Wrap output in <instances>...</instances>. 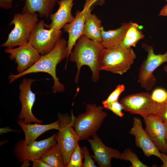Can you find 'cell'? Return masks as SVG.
Here are the masks:
<instances>
[{
	"label": "cell",
	"instance_id": "1",
	"mask_svg": "<svg viewBox=\"0 0 167 167\" xmlns=\"http://www.w3.org/2000/svg\"><path fill=\"white\" fill-rule=\"evenodd\" d=\"M104 48L101 43L95 42L83 35L79 37L69 55L70 61L75 62L77 68L75 84L79 82L81 68L84 65L91 70L92 80L96 83L99 80L101 53Z\"/></svg>",
	"mask_w": 167,
	"mask_h": 167
},
{
	"label": "cell",
	"instance_id": "2",
	"mask_svg": "<svg viewBox=\"0 0 167 167\" xmlns=\"http://www.w3.org/2000/svg\"><path fill=\"white\" fill-rule=\"evenodd\" d=\"M67 41L61 38L52 51L45 54L41 55L38 60L29 68L20 73L10 75L8 76L9 83L11 84L18 79L28 74L45 72L49 74L54 79L53 92H63L65 87L57 77L56 68L58 64L65 58H67Z\"/></svg>",
	"mask_w": 167,
	"mask_h": 167
},
{
	"label": "cell",
	"instance_id": "3",
	"mask_svg": "<svg viewBox=\"0 0 167 167\" xmlns=\"http://www.w3.org/2000/svg\"><path fill=\"white\" fill-rule=\"evenodd\" d=\"M36 13H22L15 14L9 26L14 25V28L8 35L6 41L1 46L6 48H14L27 43L32 32L38 22Z\"/></svg>",
	"mask_w": 167,
	"mask_h": 167
},
{
	"label": "cell",
	"instance_id": "4",
	"mask_svg": "<svg viewBox=\"0 0 167 167\" xmlns=\"http://www.w3.org/2000/svg\"><path fill=\"white\" fill-rule=\"evenodd\" d=\"M103 106H97L95 104H88L85 113L75 118L73 127L78 135L79 141L87 139L96 134L107 113Z\"/></svg>",
	"mask_w": 167,
	"mask_h": 167
},
{
	"label": "cell",
	"instance_id": "5",
	"mask_svg": "<svg viewBox=\"0 0 167 167\" xmlns=\"http://www.w3.org/2000/svg\"><path fill=\"white\" fill-rule=\"evenodd\" d=\"M136 58L132 48H104L102 52L100 71L122 75L130 68Z\"/></svg>",
	"mask_w": 167,
	"mask_h": 167
},
{
	"label": "cell",
	"instance_id": "6",
	"mask_svg": "<svg viewBox=\"0 0 167 167\" xmlns=\"http://www.w3.org/2000/svg\"><path fill=\"white\" fill-rule=\"evenodd\" d=\"M71 115L58 113L60 129L56 134L57 144L62 153L64 167H67L71 156L79 141V137L75 130L73 124L75 117L72 111Z\"/></svg>",
	"mask_w": 167,
	"mask_h": 167
},
{
	"label": "cell",
	"instance_id": "7",
	"mask_svg": "<svg viewBox=\"0 0 167 167\" xmlns=\"http://www.w3.org/2000/svg\"><path fill=\"white\" fill-rule=\"evenodd\" d=\"M142 46L147 53V56L139 67L138 82L141 87L149 91L152 88L156 81L153 72L162 64L167 62V51L163 54H156L152 46L145 43L142 44ZM164 69L167 73V64Z\"/></svg>",
	"mask_w": 167,
	"mask_h": 167
},
{
	"label": "cell",
	"instance_id": "8",
	"mask_svg": "<svg viewBox=\"0 0 167 167\" xmlns=\"http://www.w3.org/2000/svg\"><path fill=\"white\" fill-rule=\"evenodd\" d=\"M45 24L43 20L38 21L32 30L28 41L41 55L52 51L62 34L61 30L46 28Z\"/></svg>",
	"mask_w": 167,
	"mask_h": 167
},
{
	"label": "cell",
	"instance_id": "9",
	"mask_svg": "<svg viewBox=\"0 0 167 167\" xmlns=\"http://www.w3.org/2000/svg\"><path fill=\"white\" fill-rule=\"evenodd\" d=\"M104 0H85L82 10L77 11L73 20L66 24L63 28L64 31L67 32L68 35L67 47L68 56L66 66L68 58L74 45L82 35L83 27L88 14L92 12L94 5L103 4Z\"/></svg>",
	"mask_w": 167,
	"mask_h": 167
},
{
	"label": "cell",
	"instance_id": "10",
	"mask_svg": "<svg viewBox=\"0 0 167 167\" xmlns=\"http://www.w3.org/2000/svg\"><path fill=\"white\" fill-rule=\"evenodd\" d=\"M56 135L54 134L46 139L35 140L28 144L24 139L20 140L14 146V153L18 160L22 163L41 158L48 148L57 143Z\"/></svg>",
	"mask_w": 167,
	"mask_h": 167
},
{
	"label": "cell",
	"instance_id": "11",
	"mask_svg": "<svg viewBox=\"0 0 167 167\" xmlns=\"http://www.w3.org/2000/svg\"><path fill=\"white\" fill-rule=\"evenodd\" d=\"M120 102L124 111L139 115L143 118L151 114L156 115L157 113L156 105L152 100L151 94L148 92L128 95L122 98Z\"/></svg>",
	"mask_w": 167,
	"mask_h": 167
},
{
	"label": "cell",
	"instance_id": "12",
	"mask_svg": "<svg viewBox=\"0 0 167 167\" xmlns=\"http://www.w3.org/2000/svg\"><path fill=\"white\" fill-rule=\"evenodd\" d=\"M36 81L24 78L19 86V99L21 103V109L18 117L19 120L25 123L35 122L41 123L43 120L36 118L33 114L32 109L36 99V94L31 90V85Z\"/></svg>",
	"mask_w": 167,
	"mask_h": 167
},
{
	"label": "cell",
	"instance_id": "13",
	"mask_svg": "<svg viewBox=\"0 0 167 167\" xmlns=\"http://www.w3.org/2000/svg\"><path fill=\"white\" fill-rule=\"evenodd\" d=\"M4 51L9 54L10 59L14 60L17 63V70L18 74L32 66L41 56L29 42L15 48H6Z\"/></svg>",
	"mask_w": 167,
	"mask_h": 167
},
{
	"label": "cell",
	"instance_id": "14",
	"mask_svg": "<svg viewBox=\"0 0 167 167\" xmlns=\"http://www.w3.org/2000/svg\"><path fill=\"white\" fill-rule=\"evenodd\" d=\"M145 131L159 151L166 153V125L158 116L151 114L143 118Z\"/></svg>",
	"mask_w": 167,
	"mask_h": 167
},
{
	"label": "cell",
	"instance_id": "15",
	"mask_svg": "<svg viewBox=\"0 0 167 167\" xmlns=\"http://www.w3.org/2000/svg\"><path fill=\"white\" fill-rule=\"evenodd\" d=\"M129 133L134 136L136 147L141 149L146 157H148L154 156L161 159V152L143 128L142 121L140 118H133L132 126Z\"/></svg>",
	"mask_w": 167,
	"mask_h": 167
},
{
	"label": "cell",
	"instance_id": "16",
	"mask_svg": "<svg viewBox=\"0 0 167 167\" xmlns=\"http://www.w3.org/2000/svg\"><path fill=\"white\" fill-rule=\"evenodd\" d=\"M87 139L93 153L92 157L101 167H111L112 158L120 159L121 153L118 150L105 145L96 134Z\"/></svg>",
	"mask_w": 167,
	"mask_h": 167
},
{
	"label": "cell",
	"instance_id": "17",
	"mask_svg": "<svg viewBox=\"0 0 167 167\" xmlns=\"http://www.w3.org/2000/svg\"><path fill=\"white\" fill-rule=\"evenodd\" d=\"M74 0H58V9L55 13H51L49 17L51 22L49 24H45V27L61 30L66 24L71 22L75 18L71 13Z\"/></svg>",
	"mask_w": 167,
	"mask_h": 167
},
{
	"label": "cell",
	"instance_id": "18",
	"mask_svg": "<svg viewBox=\"0 0 167 167\" xmlns=\"http://www.w3.org/2000/svg\"><path fill=\"white\" fill-rule=\"evenodd\" d=\"M17 124L21 128L25 135V142L27 144L36 140L40 135L50 130L60 129V122L58 119L52 123L42 125L36 123L34 124L25 123L20 120L17 121Z\"/></svg>",
	"mask_w": 167,
	"mask_h": 167
},
{
	"label": "cell",
	"instance_id": "19",
	"mask_svg": "<svg viewBox=\"0 0 167 167\" xmlns=\"http://www.w3.org/2000/svg\"><path fill=\"white\" fill-rule=\"evenodd\" d=\"M132 22L122 23L120 27L116 29L107 31L101 28V43L104 47L111 49L119 48L122 43L126 32Z\"/></svg>",
	"mask_w": 167,
	"mask_h": 167
},
{
	"label": "cell",
	"instance_id": "20",
	"mask_svg": "<svg viewBox=\"0 0 167 167\" xmlns=\"http://www.w3.org/2000/svg\"><path fill=\"white\" fill-rule=\"evenodd\" d=\"M58 0H25L22 12L36 13L41 17L48 18Z\"/></svg>",
	"mask_w": 167,
	"mask_h": 167
},
{
	"label": "cell",
	"instance_id": "21",
	"mask_svg": "<svg viewBox=\"0 0 167 167\" xmlns=\"http://www.w3.org/2000/svg\"><path fill=\"white\" fill-rule=\"evenodd\" d=\"M101 22L92 12L88 14L84 24L82 35L97 43H101Z\"/></svg>",
	"mask_w": 167,
	"mask_h": 167
},
{
	"label": "cell",
	"instance_id": "22",
	"mask_svg": "<svg viewBox=\"0 0 167 167\" xmlns=\"http://www.w3.org/2000/svg\"><path fill=\"white\" fill-rule=\"evenodd\" d=\"M139 27L137 23L132 22L119 47L130 48L132 47H135L139 40L144 38V36L139 29Z\"/></svg>",
	"mask_w": 167,
	"mask_h": 167
},
{
	"label": "cell",
	"instance_id": "23",
	"mask_svg": "<svg viewBox=\"0 0 167 167\" xmlns=\"http://www.w3.org/2000/svg\"><path fill=\"white\" fill-rule=\"evenodd\" d=\"M41 158L51 167H64L63 156L57 143L48 148Z\"/></svg>",
	"mask_w": 167,
	"mask_h": 167
},
{
	"label": "cell",
	"instance_id": "24",
	"mask_svg": "<svg viewBox=\"0 0 167 167\" xmlns=\"http://www.w3.org/2000/svg\"><path fill=\"white\" fill-rule=\"evenodd\" d=\"M152 100L156 105L158 116L167 108V90L162 88L154 89L151 94Z\"/></svg>",
	"mask_w": 167,
	"mask_h": 167
},
{
	"label": "cell",
	"instance_id": "25",
	"mask_svg": "<svg viewBox=\"0 0 167 167\" xmlns=\"http://www.w3.org/2000/svg\"><path fill=\"white\" fill-rule=\"evenodd\" d=\"M120 160L129 161L131 164L130 167H148L139 159L137 155L132 152L131 148L126 149L121 153Z\"/></svg>",
	"mask_w": 167,
	"mask_h": 167
},
{
	"label": "cell",
	"instance_id": "26",
	"mask_svg": "<svg viewBox=\"0 0 167 167\" xmlns=\"http://www.w3.org/2000/svg\"><path fill=\"white\" fill-rule=\"evenodd\" d=\"M83 158L82 148L79 147L78 144L71 156L67 167H83Z\"/></svg>",
	"mask_w": 167,
	"mask_h": 167
},
{
	"label": "cell",
	"instance_id": "27",
	"mask_svg": "<svg viewBox=\"0 0 167 167\" xmlns=\"http://www.w3.org/2000/svg\"><path fill=\"white\" fill-rule=\"evenodd\" d=\"M125 88V86L123 84L117 86L115 89L111 93L108 98L102 101L103 105L118 101L120 95L124 91Z\"/></svg>",
	"mask_w": 167,
	"mask_h": 167
},
{
	"label": "cell",
	"instance_id": "28",
	"mask_svg": "<svg viewBox=\"0 0 167 167\" xmlns=\"http://www.w3.org/2000/svg\"><path fill=\"white\" fill-rule=\"evenodd\" d=\"M104 108L109 110L119 117H122L124 113L122 112L123 108L122 104L116 101L111 103L103 105Z\"/></svg>",
	"mask_w": 167,
	"mask_h": 167
},
{
	"label": "cell",
	"instance_id": "29",
	"mask_svg": "<svg viewBox=\"0 0 167 167\" xmlns=\"http://www.w3.org/2000/svg\"><path fill=\"white\" fill-rule=\"evenodd\" d=\"M84 161L83 167H96L94 160L90 155L88 150L86 146L82 148Z\"/></svg>",
	"mask_w": 167,
	"mask_h": 167
},
{
	"label": "cell",
	"instance_id": "30",
	"mask_svg": "<svg viewBox=\"0 0 167 167\" xmlns=\"http://www.w3.org/2000/svg\"><path fill=\"white\" fill-rule=\"evenodd\" d=\"M32 166L33 167H51L45 163L41 158L33 160Z\"/></svg>",
	"mask_w": 167,
	"mask_h": 167
},
{
	"label": "cell",
	"instance_id": "31",
	"mask_svg": "<svg viewBox=\"0 0 167 167\" xmlns=\"http://www.w3.org/2000/svg\"><path fill=\"white\" fill-rule=\"evenodd\" d=\"M13 0H0V7L4 9H9L12 8V2ZM25 1V0H20Z\"/></svg>",
	"mask_w": 167,
	"mask_h": 167
},
{
	"label": "cell",
	"instance_id": "32",
	"mask_svg": "<svg viewBox=\"0 0 167 167\" xmlns=\"http://www.w3.org/2000/svg\"><path fill=\"white\" fill-rule=\"evenodd\" d=\"M157 116L165 123H167V108Z\"/></svg>",
	"mask_w": 167,
	"mask_h": 167
},
{
	"label": "cell",
	"instance_id": "33",
	"mask_svg": "<svg viewBox=\"0 0 167 167\" xmlns=\"http://www.w3.org/2000/svg\"><path fill=\"white\" fill-rule=\"evenodd\" d=\"M160 159L162 162L163 164L161 167H167V154L165 153L161 152V158Z\"/></svg>",
	"mask_w": 167,
	"mask_h": 167
},
{
	"label": "cell",
	"instance_id": "34",
	"mask_svg": "<svg viewBox=\"0 0 167 167\" xmlns=\"http://www.w3.org/2000/svg\"><path fill=\"white\" fill-rule=\"evenodd\" d=\"M159 15L162 16H167V4L161 9Z\"/></svg>",
	"mask_w": 167,
	"mask_h": 167
},
{
	"label": "cell",
	"instance_id": "35",
	"mask_svg": "<svg viewBox=\"0 0 167 167\" xmlns=\"http://www.w3.org/2000/svg\"><path fill=\"white\" fill-rule=\"evenodd\" d=\"M166 125V132L165 137V143L166 148V153H167V123H165Z\"/></svg>",
	"mask_w": 167,
	"mask_h": 167
},
{
	"label": "cell",
	"instance_id": "36",
	"mask_svg": "<svg viewBox=\"0 0 167 167\" xmlns=\"http://www.w3.org/2000/svg\"><path fill=\"white\" fill-rule=\"evenodd\" d=\"M167 1V0H166Z\"/></svg>",
	"mask_w": 167,
	"mask_h": 167
}]
</instances>
